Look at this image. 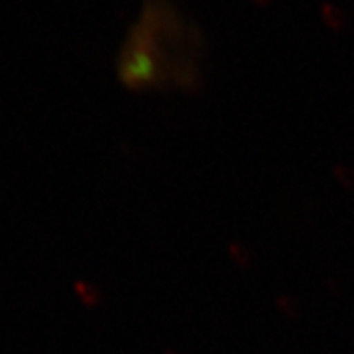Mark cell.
<instances>
[{
	"instance_id": "cell-1",
	"label": "cell",
	"mask_w": 354,
	"mask_h": 354,
	"mask_svg": "<svg viewBox=\"0 0 354 354\" xmlns=\"http://www.w3.org/2000/svg\"><path fill=\"white\" fill-rule=\"evenodd\" d=\"M130 53L131 55L127 59L125 68H123L128 81L131 84H143L148 79H151L154 74V63L148 56V50L146 48L145 50L143 48H133Z\"/></svg>"
},
{
	"instance_id": "cell-2",
	"label": "cell",
	"mask_w": 354,
	"mask_h": 354,
	"mask_svg": "<svg viewBox=\"0 0 354 354\" xmlns=\"http://www.w3.org/2000/svg\"><path fill=\"white\" fill-rule=\"evenodd\" d=\"M320 15L325 25L336 33L342 32L344 26H346V17H344L342 8L336 6V3L330 2V0H326L320 6Z\"/></svg>"
},
{
	"instance_id": "cell-3",
	"label": "cell",
	"mask_w": 354,
	"mask_h": 354,
	"mask_svg": "<svg viewBox=\"0 0 354 354\" xmlns=\"http://www.w3.org/2000/svg\"><path fill=\"white\" fill-rule=\"evenodd\" d=\"M331 177L336 180V184L342 185V189L351 192L354 190V169L344 162H336L331 167Z\"/></svg>"
},
{
	"instance_id": "cell-4",
	"label": "cell",
	"mask_w": 354,
	"mask_h": 354,
	"mask_svg": "<svg viewBox=\"0 0 354 354\" xmlns=\"http://www.w3.org/2000/svg\"><path fill=\"white\" fill-rule=\"evenodd\" d=\"M279 308L282 310L284 313H289V315H294L297 312V305L289 297H281L279 299Z\"/></svg>"
},
{
	"instance_id": "cell-5",
	"label": "cell",
	"mask_w": 354,
	"mask_h": 354,
	"mask_svg": "<svg viewBox=\"0 0 354 354\" xmlns=\"http://www.w3.org/2000/svg\"><path fill=\"white\" fill-rule=\"evenodd\" d=\"M232 253L234 254V259H236L238 263H241V264L250 263V259H251L250 258V251L245 250L243 246H234L232 250Z\"/></svg>"
},
{
	"instance_id": "cell-6",
	"label": "cell",
	"mask_w": 354,
	"mask_h": 354,
	"mask_svg": "<svg viewBox=\"0 0 354 354\" xmlns=\"http://www.w3.org/2000/svg\"><path fill=\"white\" fill-rule=\"evenodd\" d=\"M256 3H259V6H266V3H269L271 2V0H254Z\"/></svg>"
}]
</instances>
